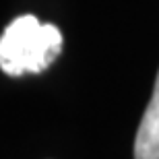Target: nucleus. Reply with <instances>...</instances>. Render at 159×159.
<instances>
[{
	"label": "nucleus",
	"mask_w": 159,
	"mask_h": 159,
	"mask_svg": "<svg viewBox=\"0 0 159 159\" xmlns=\"http://www.w3.org/2000/svg\"><path fill=\"white\" fill-rule=\"evenodd\" d=\"M62 50L56 25L39 23L33 15L17 17L0 37V68L8 77L43 72Z\"/></svg>",
	"instance_id": "f257e3e1"
},
{
	"label": "nucleus",
	"mask_w": 159,
	"mask_h": 159,
	"mask_svg": "<svg viewBox=\"0 0 159 159\" xmlns=\"http://www.w3.org/2000/svg\"><path fill=\"white\" fill-rule=\"evenodd\" d=\"M134 159H159V72L134 136Z\"/></svg>",
	"instance_id": "f03ea898"
}]
</instances>
